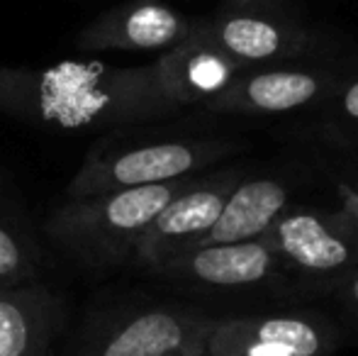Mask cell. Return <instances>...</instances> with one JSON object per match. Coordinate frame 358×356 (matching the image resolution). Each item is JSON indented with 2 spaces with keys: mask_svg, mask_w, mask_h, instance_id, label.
<instances>
[{
  "mask_svg": "<svg viewBox=\"0 0 358 356\" xmlns=\"http://www.w3.org/2000/svg\"><path fill=\"white\" fill-rule=\"evenodd\" d=\"M0 113L64 132L122 127L176 113L154 66L117 69L59 62L47 69L0 66Z\"/></svg>",
  "mask_w": 358,
  "mask_h": 356,
  "instance_id": "obj_1",
  "label": "cell"
},
{
  "mask_svg": "<svg viewBox=\"0 0 358 356\" xmlns=\"http://www.w3.org/2000/svg\"><path fill=\"white\" fill-rule=\"evenodd\" d=\"M198 180L200 176H185L169 183L69 198L49 218L47 232L78 262L90 266L122 264L134 254V244L151 220Z\"/></svg>",
  "mask_w": 358,
  "mask_h": 356,
  "instance_id": "obj_2",
  "label": "cell"
},
{
  "mask_svg": "<svg viewBox=\"0 0 358 356\" xmlns=\"http://www.w3.org/2000/svg\"><path fill=\"white\" fill-rule=\"evenodd\" d=\"M227 152H229L227 142H198V139H166V142L93 152L76 171L66 195L69 198L103 195L113 190L195 176L200 169L217 162Z\"/></svg>",
  "mask_w": 358,
  "mask_h": 356,
  "instance_id": "obj_3",
  "label": "cell"
},
{
  "mask_svg": "<svg viewBox=\"0 0 358 356\" xmlns=\"http://www.w3.org/2000/svg\"><path fill=\"white\" fill-rule=\"evenodd\" d=\"M195 29L236 66H275L312 49L307 27L283 0H224L220 10Z\"/></svg>",
  "mask_w": 358,
  "mask_h": 356,
  "instance_id": "obj_4",
  "label": "cell"
},
{
  "mask_svg": "<svg viewBox=\"0 0 358 356\" xmlns=\"http://www.w3.org/2000/svg\"><path fill=\"white\" fill-rule=\"evenodd\" d=\"M280 266L305 278L344 280L358 269V225L341 213L315 208H287L266 234Z\"/></svg>",
  "mask_w": 358,
  "mask_h": 356,
  "instance_id": "obj_5",
  "label": "cell"
},
{
  "mask_svg": "<svg viewBox=\"0 0 358 356\" xmlns=\"http://www.w3.org/2000/svg\"><path fill=\"white\" fill-rule=\"evenodd\" d=\"M336 332L315 313H264L215 320L205 356H331Z\"/></svg>",
  "mask_w": 358,
  "mask_h": 356,
  "instance_id": "obj_6",
  "label": "cell"
},
{
  "mask_svg": "<svg viewBox=\"0 0 358 356\" xmlns=\"http://www.w3.org/2000/svg\"><path fill=\"white\" fill-rule=\"evenodd\" d=\"M239 180L241 171H224L200 178L188 190L176 195L142 232L132 257L142 266L159 271L171 259L193 252L220 218L231 188Z\"/></svg>",
  "mask_w": 358,
  "mask_h": 356,
  "instance_id": "obj_7",
  "label": "cell"
},
{
  "mask_svg": "<svg viewBox=\"0 0 358 356\" xmlns=\"http://www.w3.org/2000/svg\"><path fill=\"white\" fill-rule=\"evenodd\" d=\"M336 86V73L324 66L244 69L205 108L215 113L280 115L329 98Z\"/></svg>",
  "mask_w": 358,
  "mask_h": 356,
  "instance_id": "obj_8",
  "label": "cell"
},
{
  "mask_svg": "<svg viewBox=\"0 0 358 356\" xmlns=\"http://www.w3.org/2000/svg\"><path fill=\"white\" fill-rule=\"evenodd\" d=\"M213 322L185 310H146L117 325L93 356H205Z\"/></svg>",
  "mask_w": 358,
  "mask_h": 356,
  "instance_id": "obj_9",
  "label": "cell"
},
{
  "mask_svg": "<svg viewBox=\"0 0 358 356\" xmlns=\"http://www.w3.org/2000/svg\"><path fill=\"white\" fill-rule=\"evenodd\" d=\"M151 66L161 93L176 110L198 103L208 105L241 71L195 27L183 42L166 49Z\"/></svg>",
  "mask_w": 358,
  "mask_h": 356,
  "instance_id": "obj_10",
  "label": "cell"
},
{
  "mask_svg": "<svg viewBox=\"0 0 358 356\" xmlns=\"http://www.w3.org/2000/svg\"><path fill=\"white\" fill-rule=\"evenodd\" d=\"M195 22L156 0H137L115 8L78 34V47L90 52L171 49L193 32Z\"/></svg>",
  "mask_w": 358,
  "mask_h": 356,
  "instance_id": "obj_11",
  "label": "cell"
},
{
  "mask_svg": "<svg viewBox=\"0 0 358 356\" xmlns=\"http://www.w3.org/2000/svg\"><path fill=\"white\" fill-rule=\"evenodd\" d=\"M280 259L268 237L234 244H210L166 262L159 273L215 288H246L271 280Z\"/></svg>",
  "mask_w": 358,
  "mask_h": 356,
  "instance_id": "obj_12",
  "label": "cell"
},
{
  "mask_svg": "<svg viewBox=\"0 0 358 356\" xmlns=\"http://www.w3.org/2000/svg\"><path fill=\"white\" fill-rule=\"evenodd\" d=\"M290 205V183L275 176L241 178L231 188L220 218L205 232L198 247L210 244H234L261 239L271 232L280 213Z\"/></svg>",
  "mask_w": 358,
  "mask_h": 356,
  "instance_id": "obj_13",
  "label": "cell"
},
{
  "mask_svg": "<svg viewBox=\"0 0 358 356\" xmlns=\"http://www.w3.org/2000/svg\"><path fill=\"white\" fill-rule=\"evenodd\" d=\"M57 300L39 285L0 288V356H47Z\"/></svg>",
  "mask_w": 358,
  "mask_h": 356,
  "instance_id": "obj_14",
  "label": "cell"
},
{
  "mask_svg": "<svg viewBox=\"0 0 358 356\" xmlns=\"http://www.w3.org/2000/svg\"><path fill=\"white\" fill-rule=\"evenodd\" d=\"M34 273H37V264L32 254L10 229L0 225V288L32 283Z\"/></svg>",
  "mask_w": 358,
  "mask_h": 356,
  "instance_id": "obj_15",
  "label": "cell"
},
{
  "mask_svg": "<svg viewBox=\"0 0 358 356\" xmlns=\"http://www.w3.org/2000/svg\"><path fill=\"white\" fill-rule=\"evenodd\" d=\"M331 100V129L339 137L358 139V76L351 78L344 86H336L329 95Z\"/></svg>",
  "mask_w": 358,
  "mask_h": 356,
  "instance_id": "obj_16",
  "label": "cell"
},
{
  "mask_svg": "<svg viewBox=\"0 0 358 356\" xmlns=\"http://www.w3.org/2000/svg\"><path fill=\"white\" fill-rule=\"evenodd\" d=\"M341 298H344L346 305L358 315V269H354L341 280Z\"/></svg>",
  "mask_w": 358,
  "mask_h": 356,
  "instance_id": "obj_17",
  "label": "cell"
}]
</instances>
